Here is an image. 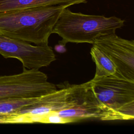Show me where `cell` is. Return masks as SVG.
Returning <instances> with one entry per match:
<instances>
[{
	"mask_svg": "<svg viewBox=\"0 0 134 134\" xmlns=\"http://www.w3.org/2000/svg\"><path fill=\"white\" fill-rule=\"evenodd\" d=\"M86 2L87 0H0V14L41 6L63 5L68 7Z\"/></svg>",
	"mask_w": 134,
	"mask_h": 134,
	"instance_id": "obj_9",
	"label": "cell"
},
{
	"mask_svg": "<svg viewBox=\"0 0 134 134\" xmlns=\"http://www.w3.org/2000/svg\"><path fill=\"white\" fill-rule=\"evenodd\" d=\"M40 97L0 98V114H13L20 108L36 102Z\"/></svg>",
	"mask_w": 134,
	"mask_h": 134,
	"instance_id": "obj_11",
	"label": "cell"
},
{
	"mask_svg": "<svg viewBox=\"0 0 134 134\" xmlns=\"http://www.w3.org/2000/svg\"><path fill=\"white\" fill-rule=\"evenodd\" d=\"M83 84L62 85L59 90L42 96L36 102L25 106L15 113L17 124L38 122L43 116L73 107L80 99Z\"/></svg>",
	"mask_w": 134,
	"mask_h": 134,
	"instance_id": "obj_4",
	"label": "cell"
},
{
	"mask_svg": "<svg viewBox=\"0 0 134 134\" xmlns=\"http://www.w3.org/2000/svg\"><path fill=\"white\" fill-rule=\"evenodd\" d=\"M90 54L96 65V71L93 79L112 75L118 76L115 64L101 50L93 45L91 49Z\"/></svg>",
	"mask_w": 134,
	"mask_h": 134,
	"instance_id": "obj_10",
	"label": "cell"
},
{
	"mask_svg": "<svg viewBox=\"0 0 134 134\" xmlns=\"http://www.w3.org/2000/svg\"><path fill=\"white\" fill-rule=\"evenodd\" d=\"M0 54L5 58L19 60L27 69H39L55 60L52 48L47 45L33 46L0 34Z\"/></svg>",
	"mask_w": 134,
	"mask_h": 134,
	"instance_id": "obj_6",
	"label": "cell"
},
{
	"mask_svg": "<svg viewBox=\"0 0 134 134\" xmlns=\"http://www.w3.org/2000/svg\"><path fill=\"white\" fill-rule=\"evenodd\" d=\"M47 80L38 69L25 68L19 74L0 75V98H36L56 91V85Z\"/></svg>",
	"mask_w": 134,
	"mask_h": 134,
	"instance_id": "obj_5",
	"label": "cell"
},
{
	"mask_svg": "<svg viewBox=\"0 0 134 134\" xmlns=\"http://www.w3.org/2000/svg\"><path fill=\"white\" fill-rule=\"evenodd\" d=\"M105 53L115 64L118 76L134 81V41L116 34L100 36L92 44Z\"/></svg>",
	"mask_w": 134,
	"mask_h": 134,
	"instance_id": "obj_7",
	"label": "cell"
},
{
	"mask_svg": "<svg viewBox=\"0 0 134 134\" xmlns=\"http://www.w3.org/2000/svg\"><path fill=\"white\" fill-rule=\"evenodd\" d=\"M81 97L73 107L65 108L53 114L60 117L63 124L76 122L86 119H100V111L97 99L91 89L90 81L85 83Z\"/></svg>",
	"mask_w": 134,
	"mask_h": 134,
	"instance_id": "obj_8",
	"label": "cell"
},
{
	"mask_svg": "<svg viewBox=\"0 0 134 134\" xmlns=\"http://www.w3.org/2000/svg\"><path fill=\"white\" fill-rule=\"evenodd\" d=\"M65 6H41L0 14V34L36 45L48 44L53 27Z\"/></svg>",
	"mask_w": 134,
	"mask_h": 134,
	"instance_id": "obj_1",
	"label": "cell"
},
{
	"mask_svg": "<svg viewBox=\"0 0 134 134\" xmlns=\"http://www.w3.org/2000/svg\"><path fill=\"white\" fill-rule=\"evenodd\" d=\"M125 20L116 16L87 15L71 12L68 7L60 13L52 30L62 38L59 44L68 42L93 44L100 36L115 34Z\"/></svg>",
	"mask_w": 134,
	"mask_h": 134,
	"instance_id": "obj_2",
	"label": "cell"
},
{
	"mask_svg": "<svg viewBox=\"0 0 134 134\" xmlns=\"http://www.w3.org/2000/svg\"><path fill=\"white\" fill-rule=\"evenodd\" d=\"M90 82L100 109V120L133 119L134 81L112 75Z\"/></svg>",
	"mask_w": 134,
	"mask_h": 134,
	"instance_id": "obj_3",
	"label": "cell"
}]
</instances>
